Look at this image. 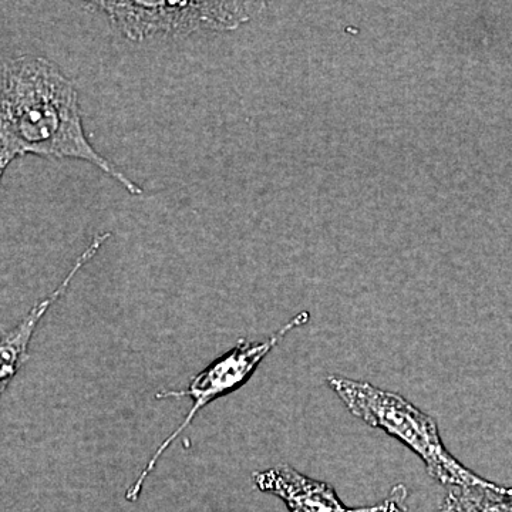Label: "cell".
<instances>
[{
	"label": "cell",
	"instance_id": "obj_5",
	"mask_svg": "<svg viewBox=\"0 0 512 512\" xmlns=\"http://www.w3.org/2000/svg\"><path fill=\"white\" fill-rule=\"evenodd\" d=\"M258 490L274 494L291 512H404L407 490L397 485L383 503L365 508H349L339 500L332 485L303 476L291 466L269 468L254 474Z\"/></svg>",
	"mask_w": 512,
	"mask_h": 512
},
{
	"label": "cell",
	"instance_id": "obj_6",
	"mask_svg": "<svg viewBox=\"0 0 512 512\" xmlns=\"http://www.w3.org/2000/svg\"><path fill=\"white\" fill-rule=\"evenodd\" d=\"M111 237L110 232H101V234L94 235L89 247L84 249L82 255L77 258L76 264L70 269L69 274L63 279L62 284L57 286L55 291L50 293L43 301L37 302L25 319L16 326L15 329L6 333L0 345V390L5 392L6 387L9 386L10 380L15 377L16 373L26 357H28V348L30 340H32L33 333L39 325L40 320L46 315V312L52 308L53 303L66 292L67 286L73 281L74 276L79 274L80 269L83 268L87 262L92 261L100 248L103 247L104 242Z\"/></svg>",
	"mask_w": 512,
	"mask_h": 512
},
{
	"label": "cell",
	"instance_id": "obj_2",
	"mask_svg": "<svg viewBox=\"0 0 512 512\" xmlns=\"http://www.w3.org/2000/svg\"><path fill=\"white\" fill-rule=\"evenodd\" d=\"M328 384L350 413L414 451L439 483L464 488L487 481L451 456L441 441L436 421L400 394L343 376H329Z\"/></svg>",
	"mask_w": 512,
	"mask_h": 512
},
{
	"label": "cell",
	"instance_id": "obj_1",
	"mask_svg": "<svg viewBox=\"0 0 512 512\" xmlns=\"http://www.w3.org/2000/svg\"><path fill=\"white\" fill-rule=\"evenodd\" d=\"M87 161L131 195L144 190L90 144L76 82L43 56L3 60L0 76V175L16 158Z\"/></svg>",
	"mask_w": 512,
	"mask_h": 512
},
{
	"label": "cell",
	"instance_id": "obj_4",
	"mask_svg": "<svg viewBox=\"0 0 512 512\" xmlns=\"http://www.w3.org/2000/svg\"><path fill=\"white\" fill-rule=\"evenodd\" d=\"M308 320L309 312H301L295 318L289 320L286 325L282 326L278 332L264 340V342H249V340L241 339L234 349L229 350L228 353L215 360L207 369L198 373L191 380L188 389L178 390V392L177 390H165V392L158 393L157 399H170V397L180 399V397H187V399L192 400V407L187 416H185L183 423L180 424V427L167 440H164V443L157 448V451H154L153 457L150 458L147 466L141 471L136 483L131 485L130 490H128L127 500H137L144 481L147 480L151 471L156 467L157 461L163 456L165 450L177 440V437L185 429H188V426H190L198 412H201L208 403L214 402L218 397L227 396V394L234 392V390H237L238 387L247 382L249 377L254 375L256 367L261 365L265 356L289 332H292L293 329L301 328Z\"/></svg>",
	"mask_w": 512,
	"mask_h": 512
},
{
	"label": "cell",
	"instance_id": "obj_3",
	"mask_svg": "<svg viewBox=\"0 0 512 512\" xmlns=\"http://www.w3.org/2000/svg\"><path fill=\"white\" fill-rule=\"evenodd\" d=\"M84 9L109 19L131 42L181 39L200 32H228L248 22L244 2H87Z\"/></svg>",
	"mask_w": 512,
	"mask_h": 512
},
{
	"label": "cell",
	"instance_id": "obj_7",
	"mask_svg": "<svg viewBox=\"0 0 512 512\" xmlns=\"http://www.w3.org/2000/svg\"><path fill=\"white\" fill-rule=\"evenodd\" d=\"M464 512H512V488L485 481L471 487L454 488Z\"/></svg>",
	"mask_w": 512,
	"mask_h": 512
},
{
	"label": "cell",
	"instance_id": "obj_8",
	"mask_svg": "<svg viewBox=\"0 0 512 512\" xmlns=\"http://www.w3.org/2000/svg\"><path fill=\"white\" fill-rule=\"evenodd\" d=\"M437 512H464L463 507H461L460 503H458L456 494L453 493V490L450 491L446 501L441 505V508Z\"/></svg>",
	"mask_w": 512,
	"mask_h": 512
}]
</instances>
